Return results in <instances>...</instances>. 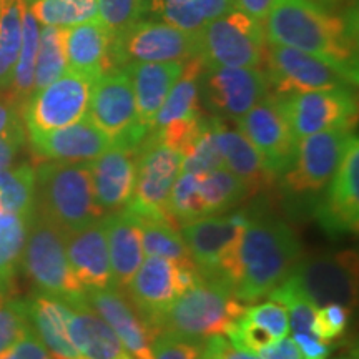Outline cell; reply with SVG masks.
<instances>
[{
  "instance_id": "obj_19",
  "label": "cell",
  "mask_w": 359,
  "mask_h": 359,
  "mask_svg": "<svg viewBox=\"0 0 359 359\" xmlns=\"http://www.w3.org/2000/svg\"><path fill=\"white\" fill-rule=\"evenodd\" d=\"M85 298L115 331L130 356L135 359H154L151 344L155 336L122 291L114 286L103 290H85Z\"/></svg>"
},
{
  "instance_id": "obj_50",
  "label": "cell",
  "mask_w": 359,
  "mask_h": 359,
  "mask_svg": "<svg viewBox=\"0 0 359 359\" xmlns=\"http://www.w3.org/2000/svg\"><path fill=\"white\" fill-rule=\"evenodd\" d=\"M201 348L218 359H262L258 354L243 351V349H238L236 346H233L230 339H226L222 334L212 336V338L205 339L203 343H201Z\"/></svg>"
},
{
  "instance_id": "obj_3",
  "label": "cell",
  "mask_w": 359,
  "mask_h": 359,
  "mask_svg": "<svg viewBox=\"0 0 359 359\" xmlns=\"http://www.w3.org/2000/svg\"><path fill=\"white\" fill-rule=\"evenodd\" d=\"M245 309V303L236 298L226 281L201 276L196 285L177 296L163 313L148 323V327L154 336L167 333L201 344L212 336L224 334Z\"/></svg>"
},
{
  "instance_id": "obj_9",
  "label": "cell",
  "mask_w": 359,
  "mask_h": 359,
  "mask_svg": "<svg viewBox=\"0 0 359 359\" xmlns=\"http://www.w3.org/2000/svg\"><path fill=\"white\" fill-rule=\"evenodd\" d=\"M182 163L183 155L178 150L151 133L147 135L137 148V180L132 201L125 210L135 217L172 223L167 215V201L175 180L182 172Z\"/></svg>"
},
{
  "instance_id": "obj_12",
  "label": "cell",
  "mask_w": 359,
  "mask_h": 359,
  "mask_svg": "<svg viewBox=\"0 0 359 359\" xmlns=\"http://www.w3.org/2000/svg\"><path fill=\"white\" fill-rule=\"evenodd\" d=\"M93 82L87 75L67 70L34 92L20 109L29 135L47 133L82 120L88 111Z\"/></svg>"
},
{
  "instance_id": "obj_20",
  "label": "cell",
  "mask_w": 359,
  "mask_h": 359,
  "mask_svg": "<svg viewBox=\"0 0 359 359\" xmlns=\"http://www.w3.org/2000/svg\"><path fill=\"white\" fill-rule=\"evenodd\" d=\"M326 201L318 218L323 226L336 233H354L359 224V142L354 137L338 170L327 183Z\"/></svg>"
},
{
  "instance_id": "obj_52",
  "label": "cell",
  "mask_w": 359,
  "mask_h": 359,
  "mask_svg": "<svg viewBox=\"0 0 359 359\" xmlns=\"http://www.w3.org/2000/svg\"><path fill=\"white\" fill-rule=\"evenodd\" d=\"M293 339L303 359H326L330 356V346L314 334H293Z\"/></svg>"
},
{
  "instance_id": "obj_13",
  "label": "cell",
  "mask_w": 359,
  "mask_h": 359,
  "mask_svg": "<svg viewBox=\"0 0 359 359\" xmlns=\"http://www.w3.org/2000/svg\"><path fill=\"white\" fill-rule=\"evenodd\" d=\"M200 97L215 116L238 120L269 95L266 72L248 67L203 69L200 75Z\"/></svg>"
},
{
  "instance_id": "obj_33",
  "label": "cell",
  "mask_w": 359,
  "mask_h": 359,
  "mask_svg": "<svg viewBox=\"0 0 359 359\" xmlns=\"http://www.w3.org/2000/svg\"><path fill=\"white\" fill-rule=\"evenodd\" d=\"M35 210V170L29 163L0 172V215H32Z\"/></svg>"
},
{
  "instance_id": "obj_24",
  "label": "cell",
  "mask_w": 359,
  "mask_h": 359,
  "mask_svg": "<svg viewBox=\"0 0 359 359\" xmlns=\"http://www.w3.org/2000/svg\"><path fill=\"white\" fill-rule=\"evenodd\" d=\"M183 65V62H133L122 69L132 80L138 122L148 132L170 90L182 77Z\"/></svg>"
},
{
  "instance_id": "obj_14",
  "label": "cell",
  "mask_w": 359,
  "mask_h": 359,
  "mask_svg": "<svg viewBox=\"0 0 359 359\" xmlns=\"http://www.w3.org/2000/svg\"><path fill=\"white\" fill-rule=\"evenodd\" d=\"M283 115L296 140L308 135L356 122V98L351 88H327L278 95Z\"/></svg>"
},
{
  "instance_id": "obj_42",
  "label": "cell",
  "mask_w": 359,
  "mask_h": 359,
  "mask_svg": "<svg viewBox=\"0 0 359 359\" xmlns=\"http://www.w3.org/2000/svg\"><path fill=\"white\" fill-rule=\"evenodd\" d=\"M222 167H224L223 158L215 143L212 125H210V120H203L200 133L183 155L182 172L203 175Z\"/></svg>"
},
{
  "instance_id": "obj_30",
  "label": "cell",
  "mask_w": 359,
  "mask_h": 359,
  "mask_svg": "<svg viewBox=\"0 0 359 359\" xmlns=\"http://www.w3.org/2000/svg\"><path fill=\"white\" fill-rule=\"evenodd\" d=\"M203 62L200 57H193L183 65L182 77L177 80L163 105L155 116L151 130L161 128L168 123L185 122V120L200 118V75L203 72ZM150 130V132H151Z\"/></svg>"
},
{
  "instance_id": "obj_10",
  "label": "cell",
  "mask_w": 359,
  "mask_h": 359,
  "mask_svg": "<svg viewBox=\"0 0 359 359\" xmlns=\"http://www.w3.org/2000/svg\"><path fill=\"white\" fill-rule=\"evenodd\" d=\"M198 55L196 32L177 29L167 22L138 20L127 32L111 39V70L133 62H185Z\"/></svg>"
},
{
  "instance_id": "obj_7",
  "label": "cell",
  "mask_w": 359,
  "mask_h": 359,
  "mask_svg": "<svg viewBox=\"0 0 359 359\" xmlns=\"http://www.w3.org/2000/svg\"><path fill=\"white\" fill-rule=\"evenodd\" d=\"M248 222L250 218H246L245 213H235L231 217L212 215L180 226L183 241L201 276L219 278L233 290L238 245Z\"/></svg>"
},
{
  "instance_id": "obj_56",
  "label": "cell",
  "mask_w": 359,
  "mask_h": 359,
  "mask_svg": "<svg viewBox=\"0 0 359 359\" xmlns=\"http://www.w3.org/2000/svg\"><path fill=\"white\" fill-rule=\"evenodd\" d=\"M196 359H218V358H215L213 354L205 351V349L201 348V344H200V351H198V356H196Z\"/></svg>"
},
{
  "instance_id": "obj_4",
  "label": "cell",
  "mask_w": 359,
  "mask_h": 359,
  "mask_svg": "<svg viewBox=\"0 0 359 359\" xmlns=\"http://www.w3.org/2000/svg\"><path fill=\"white\" fill-rule=\"evenodd\" d=\"M39 213L65 235L100 222L103 212L93 195L90 161H45L35 172Z\"/></svg>"
},
{
  "instance_id": "obj_41",
  "label": "cell",
  "mask_w": 359,
  "mask_h": 359,
  "mask_svg": "<svg viewBox=\"0 0 359 359\" xmlns=\"http://www.w3.org/2000/svg\"><path fill=\"white\" fill-rule=\"evenodd\" d=\"M150 11L161 22L187 32H198L208 22L206 0H150Z\"/></svg>"
},
{
  "instance_id": "obj_17",
  "label": "cell",
  "mask_w": 359,
  "mask_h": 359,
  "mask_svg": "<svg viewBox=\"0 0 359 359\" xmlns=\"http://www.w3.org/2000/svg\"><path fill=\"white\" fill-rule=\"evenodd\" d=\"M290 276L318 308L327 303L351 308L356 302L358 264L353 251L299 259Z\"/></svg>"
},
{
  "instance_id": "obj_34",
  "label": "cell",
  "mask_w": 359,
  "mask_h": 359,
  "mask_svg": "<svg viewBox=\"0 0 359 359\" xmlns=\"http://www.w3.org/2000/svg\"><path fill=\"white\" fill-rule=\"evenodd\" d=\"M24 8L25 0H4L0 17V93L7 92L12 83L22 42Z\"/></svg>"
},
{
  "instance_id": "obj_44",
  "label": "cell",
  "mask_w": 359,
  "mask_h": 359,
  "mask_svg": "<svg viewBox=\"0 0 359 359\" xmlns=\"http://www.w3.org/2000/svg\"><path fill=\"white\" fill-rule=\"evenodd\" d=\"M30 327L29 311L24 302H0V353L11 348Z\"/></svg>"
},
{
  "instance_id": "obj_48",
  "label": "cell",
  "mask_w": 359,
  "mask_h": 359,
  "mask_svg": "<svg viewBox=\"0 0 359 359\" xmlns=\"http://www.w3.org/2000/svg\"><path fill=\"white\" fill-rule=\"evenodd\" d=\"M0 359H52L42 341L34 331L32 325L11 348L0 353Z\"/></svg>"
},
{
  "instance_id": "obj_55",
  "label": "cell",
  "mask_w": 359,
  "mask_h": 359,
  "mask_svg": "<svg viewBox=\"0 0 359 359\" xmlns=\"http://www.w3.org/2000/svg\"><path fill=\"white\" fill-rule=\"evenodd\" d=\"M311 2L318 4V6L326 8V11H330V8H338L341 4H351L353 0H311Z\"/></svg>"
},
{
  "instance_id": "obj_22",
  "label": "cell",
  "mask_w": 359,
  "mask_h": 359,
  "mask_svg": "<svg viewBox=\"0 0 359 359\" xmlns=\"http://www.w3.org/2000/svg\"><path fill=\"white\" fill-rule=\"evenodd\" d=\"M65 250L72 273L83 290L111 288V268L103 222L65 235Z\"/></svg>"
},
{
  "instance_id": "obj_39",
  "label": "cell",
  "mask_w": 359,
  "mask_h": 359,
  "mask_svg": "<svg viewBox=\"0 0 359 359\" xmlns=\"http://www.w3.org/2000/svg\"><path fill=\"white\" fill-rule=\"evenodd\" d=\"M266 298L286 309L290 330L293 331V334H314L313 323L318 306L303 293V290L296 285L293 278H286L280 286L269 291Z\"/></svg>"
},
{
  "instance_id": "obj_60",
  "label": "cell",
  "mask_w": 359,
  "mask_h": 359,
  "mask_svg": "<svg viewBox=\"0 0 359 359\" xmlns=\"http://www.w3.org/2000/svg\"><path fill=\"white\" fill-rule=\"evenodd\" d=\"M339 359H351V358H339Z\"/></svg>"
},
{
  "instance_id": "obj_49",
  "label": "cell",
  "mask_w": 359,
  "mask_h": 359,
  "mask_svg": "<svg viewBox=\"0 0 359 359\" xmlns=\"http://www.w3.org/2000/svg\"><path fill=\"white\" fill-rule=\"evenodd\" d=\"M25 143L24 125L19 120L0 137V172L11 168Z\"/></svg>"
},
{
  "instance_id": "obj_27",
  "label": "cell",
  "mask_w": 359,
  "mask_h": 359,
  "mask_svg": "<svg viewBox=\"0 0 359 359\" xmlns=\"http://www.w3.org/2000/svg\"><path fill=\"white\" fill-rule=\"evenodd\" d=\"M125 291L148 325L177 298L173 262L168 258L145 257Z\"/></svg>"
},
{
  "instance_id": "obj_46",
  "label": "cell",
  "mask_w": 359,
  "mask_h": 359,
  "mask_svg": "<svg viewBox=\"0 0 359 359\" xmlns=\"http://www.w3.org/2000/svg\"><path fill=\"white\" fill-rule=\"evenodd\" d=\"M245 316L266 330L275 339H281L290 333V320L286 309L275 302L257 304L245 309Z\"/></svg>"
},
{
  "instance_id": "obj_59",
  "label": "cell",
  "mask_w": 359,
  "mask_h": 359,
  "mask_svg": "<svg viewBox=\"0 0 359 359\" xmlns=\"http://www.w3.org/2000/svg\"><path fill=\"white\" fill-rule=\"evenodd\" d=\"M0 302H4V294H0Z\"/></svg>"
},
{
  "instance_id": "obj_28",
  "label": "cell",
  "mask_w": 359,
  "mask_h": 359,
  "mask_svg": "<svg viewBox=\"0 0 359 359\" xmlns=\"http://www.w3.org/2000/svg\"><path fill=\"white\" fill-rule=\"evenodd\" d=\"M111 37L98 19L65 29L67 70L97 80L111 72Z\"/></svg>"
},
{
  "instance_id": "obj_40",
  "label": "cell",
  "mask_w": 359,
  "mask_h": 359,
  "mask_svg": "<svg viewBox=\"0 0 359 359\" xmlns=\"http://www.w3.org/2000/svg\"><path fill=\"white\" fill-rule=\"evenodd\" d=\"M167 215L177 228L205 217L198 191V175L180 172L170 191Z\"/></svg>"
},
{
  "instance_id": "obj_18",
  "label": "cell",
  "mask_w": 359,
  "mask_h": 359,
  "mask_svg": "<svg viewBox=\"0 0 359 359\" xmlns=\"http://www.w3.org/2000/svg\"><path fill=\"white\" fill-rule=\"evenodd\" d=\"M93 195L105 213L123 210L132 201L137 180V148L111 143L109 150L90 161Z\"/></svg>"
},
{
  "instance_id": "obj_2",
  "label": "cell",
  "mask_w": 359,
  "mask_h": 359,
  "mask_svg": "<svg viewBox=\"0 0 359 359\" xmlns=\"http://www.w3.org/2000/svg\"><path fill=\"white\" fill-rule=\"evenodd\" d=\"M302 259V243L278 218H250L238 245L233 293L240 302L255 303L280 286Z\"/></svg>"
},
{
  "instance_id": "obj_15",
  "label": "cell",
  "mask_w": 359,
  "mask_h": 359,
  "mask_svg": "<svg viewBox=\"0 0 359 359\" xmlns=\"http://www.w3.org/2000/svg\"><path fill=\"white\" fill-rule=\"evenodd\" d=\"M351 130L338 127L299 138L293 167L283 175L286 188L293 193H308L327 187L354 138Z\"/></svg>"
},
{
  "instance_id": "obj_35",
  "label": "cell",
  "mask_w": 359,
  "mask_h": 359,
  "mask_svg": "<svg viewBox=\"0 0 359 359\" xmlns=\"http://www.w3.org/2000/svg\"><path fill=\"white\" fill-rule=\"evenodd\" d=\"M32 215H0V294L12 285L19 268Z\"/></svg>"
},
{
  "instance_id": "obj_43",
  "label": "cell",
  "mask_w": 359,
  "mask_h": 359,
  "mask_svg": "<svg viewBox=\"0 0 359 359\" xmlns=\"http://www.w3.org/2000/svg\"><path fill=\"white\" fill-rule=\"evenodd\" d=\"M142 6L143 0H97L98 20L116 39L140 20Z\"/></svg>"
},
{
  "instance_id": "obj_36",
  "label": "cell",
  "mask_w": 359,
  "mask_h": 359,
  "mask_svg": "<svg viewBox=\"0 0 359 359\" xmlns=\"http://www.w3.org/2000/svg\"><path fill=\"white\" fill-rule=\"evenodd\" d=\"M25 6L43 27L69 29L98 19L97 0H25Z\"/></svg>"
},
{
  "instance_id": "obj_51",
  "label": "cell",
  "mask_w": 359,
  "mask_h": 359,
  "mask_svg": "<svg viewBox=\"0 0 359 359\" xmlns=\"http://www.w3.org/2000/svg\"><path fill=\"white\" fill-rule=\"evenodd\" d=\"M258 356L262 359H303V354L296 346L294 339L288 336L273 341L271 344H268L258 353Z\"/></svg>"
},
{
  "instance_id": "obj_29",
  "label": "cell",
  "mask_w": 359,
  "mask_h": 359,
  "mask_svg": "<svg viewBox=\"0 0 359 359\" xmlns=\"http://www.w3.org/2000/svg\"><path fill=\"white\" fill-rule=\"evenodd\" d=\"M27 311L30 325L52 359H82L69 334V304L42 293L27 303Z\"/></svg>"
},
{
  "instance_id": "obj_57",
  "label": "cell",
  "mask_w": 359,
  "mask_h": 359,
  "mask_svg": "<svg viewBox=\"0 0 359 359\" xmlns=\"http://www.w3.org/2000/svg\"><path fill=\"white\" fill-rule=\"evenodd\" d=\"M2 8H4V0H0V17H2Z\"/></svg>"
},
{
  "instance_id": "obj_6",
  "label": "cell",
  "mask_w": 359,
  "mask_h": 359,
  "mask_svg": "<svg viewBox=\"0 0 359 359\" xmlns=\"http://www.w3.org/2000/svg\"><path fill=\"white\" fill-rule=\"evenodd\" d=\"M198 55L205 69L217 67H248L258 69L264 62V39L262 22L236 11L213 19L196 32Z\"/></svg>"
},
{
  "instance_id": "obj_23",
  "label": "cell",
  "mask_w": 359,
  "mask_h": 359,
  "mask_svg": "<svg viewBox=\"0 0 359 359\" xmlns=\"http://www.w3.org/2000/svg\"><path fill=\"white\" fill-rule=\"evenodd\" d=\"M70 308L69 334L82 359H123V344L107 321L90 306L85 294L65 302Z\"/></svg>"
},
{
  "instance_id": "obj_54",
  "label": "cell",
  "mask_w": 359,
  "mask_h": 359,
  "mask_svg": "<svg viewBox=\"0 0 359 359\" xmlns=\"http://www.w3.org/2000/svg\"><path fill=\"white\" fill-rule=\"evenodd\" d=\"M19 110L20 107L8 97L0 98V137H2L13 123L19 122Z\"/></svg>"
},
{
  "instance_id": "obj_11",
  "label": "cell",
  "mask_w": 359,
  "mask_h": 359,
  "mask_svg": "<svg viewBox=\"0 0 359 359\" xmlns=\"http://www.w3.org/2000/svg\"><path fill=\"white\" fill-rule=\"evenodd\" d=\"M87 116L116 145L138 148L148 135L138 122L132 80L125 70H111L93 82Z\"/></svg>"
},
{
  "instance_id": "obj_25",
  "label": "cell",
  "mask_w": 359,
  "mask_h": 359,
  "mask_svg": "<svg viewBox=\"0 0 359 359\" xmlns=\"http://www.w3.org/2000/svg\"><path fill=\"white\" fill-rule=\"evenodd\" d=\"M210 125H212L215 143L223 158L224 168L230 170L245 183L250 195H255L271 185L275 177L268 172L262 156L238 127H230L218 116L210 120Z\"/></svg>"
},
{
  "instance_id": "obj_45",
  "label": "cell",
  "mask_w": 359,
  "mask_h": 359,
  "mask_svg": "<svg viewBox=\"0 0 359 359\" xmlns=\"http://www.w3.org/2000/svg\"><path fill=\"white\" fill-rule=\"evenodd\" d=\"M349 314H351V308L339 303H327L325 306H320L316 309V314H314V336L325 341V343L338 338L346 330Z\"/></svg>"
},
{
  "instance_id": "obj_47",
  "label": "cell",
  "mask_w": 359,
  "mask_h": 359,
  "mask_svg": "<svg viewBox=\"0 0 359 359\" xmlns=\"http://www.w3.org/2000/svg\"><path fill=\"white\" fill-rule=\"evenodd\" d=\"M200 351L198 343L177 338V336L158 333L151 344L154 359H196Z\"/></svg>"
},
{
  "instance_id": "obj_8",
  "label": "cell",
  "mask_w": 359,
  "mask_h": 359,
  "mask_svg": "<svg viewBox=\"0 0 359 359\" xmlns=\"http://www.w3.org/2000/svg\"><path fill=\"white\" fill-rule=\"evenodd\" d=\"M264 65L269 85L278 95L313 92L327 88H353L358 72L348 70L325 58L298 48L266 42Z\"/></svg>"
},
{
  "instance_id": "obj_5",
  "label": "cell",
  "mask_w": 359,
  "mask_h": 359,
  "mask_svg": "<svg viewBox=\"0 0 359 359\" xmlns=\"http://www.w3.org/2000/svg\"><path fill=\"white\" fill-rule=\"evenodd\" d=\"M20 264L42 293L62 302L79 298L85 290L72 273L65 250V233L34 210Z\"/></svg>"
},
{
  "instance_id": "obj_1",
  "label": "cell",
  "mask_w": 359,
  "mask_h": 359,
  "mask_svg": "<svg viewBox=\"0 0 359 359\" xmlns=\"http://www.w3.org/2000/svg\"><path fill=\"white\" fill-rule=\"evenodd\" d=\"M264 39L358 72L356 13H333L311 0H275L263 20Z\"/></svg>"
},
{
  "instance_id": "obj_26",
  "label": "cell",
  "mask_w": 359,
  "mask_h": 359,
  "mask_svg": "<svg viewBox=\"0 0 359 359\" xmlns=\"http://www.w3.org/2000/svg\"><path fill=\"white\" fill-rule=\"evenodd\" d=\"M102 222L105 226L114 288L125 291L145 259L140 226L137 218L125 208L110 213Z\"/></svg>"
},
{
  "instance_id": "obj_37",
  "label": "cell",
  "mask_w": 359,
  "mask_h": 359,
  "mask_svg": "<svg viewBox=\"0 0 359 359\" xmlns=\"http://www.w3.org/2000/svg\"><path fill=\"white\" fill-rule=\"evenodd\" d=\"M67 72L65 29L43 27L39 34V52L35 62L34 92L52 83ZM32 92V93H34Z\"/></svg>"
},
{
  "instance_id": "obj_16",
  "label": "cell",
  "mask_w": 359,
  "mask_h": 359,
  "mask_svg": "<svg viewBox=\"0 0 359 359\" xmlns=\"http://www.w3.org/2000/svg\"><path fill=\"white\" fill-rule=\"evenodd\" d=\"M236 127L248 138L273 177H281L293 167L298 140L283 115L278 97L264 100L236 120Z\"/></svg>"
},
{
  "instance_id": "obj_58",
  "label": "cell",
  "mask_w": 359,
  "mask_h": 359,
  "mask_svg": "<svg viewBox=\"0 0 359 359\" xmlns=\"http://www.w3.org/2000/svg\"><path fill=\"white\" fill-rule=\"evenodd\" d=\"M123 359H135V358H132V356H130V354H127V356H125Z\"/></svg>"
},
{
  "instance_id": "obj_21",
  "label": "cell",
  "mask_w": 359,
  "mask_h": 359,
  "mask_svg": "<svg viewBox=\"0 0 359 359\" xmlns=\"http://www.w3.org/2000/svg\"><path fill=\"white\" fill-rule=\"evenodd\" d=\"M32 150L47 161H93L111 147V140L87 115L69 127L29 135Z\"/></svg>"
},
{
  "instance_id": "obj_31",
  "label": "cell",
  "mask_w": 359,
  "mask_h": 359,
  "mask_svg": "<svg viewBox=\"0 0 359 359\" xmlns=\"http://www.w3.org/2000/svg\"><path fill=\"white\" fill-rule=\"evenodd\" d=\"M39 22L35 20L29 7L24 8L22 17V42L19 57H17L15 69H13L12 83L7 90V97L20 107L34 92V75L35 62L39 52Z\"/></svg>"
},
{
  "instance_id": "obj_53",
  "label": "cell",
  "mask_w": 359,
  "mask_h": 359,
  "mask_svg": "<svg viewBox=\"0 0 359 359\" xmlns=\"http://www.w3.org/2000/svg\"><path fill=\"white\" fill-rule=\"evenodd\" d=\"M273 4H275V0H233V7L236 11L246 13L251 19L262 22V24L266 19Z\"/></svg>"
},
{
  "instance_id": "obj_38",
  "label": "cell",
  "mask_w": 359,
  "mask_h": 359,
  "mask_svg": "<svg viewBox=\"0 0 359 359\" xmlns=\"http://www.w3.org/2000/svg\"><path fill=\"white\" fill-rule=\"evenodd\" d=\"M135 218H137L142 231V245L145 257L168 258L172 262L191 259L190 251H188L185 241L180 236L175 224L167 222V219Z\"/></svg>"
},
{
  "instance_id": "obj_32",
  "label": "cell",
  "mask_w": 359,
  "mask_h": 359,
  "mask_svg": "<svg viewBox=\"0 0 359 359\" xmlns=\"http://www.w3.org/2000/svg\"><path fill=\"white\" fill-rule=\"evenodd\" d=\"M198 191L205 217L228 212L250 196L245 183L224 167L198 175Z\"/></svg>"
}]
</instances>
